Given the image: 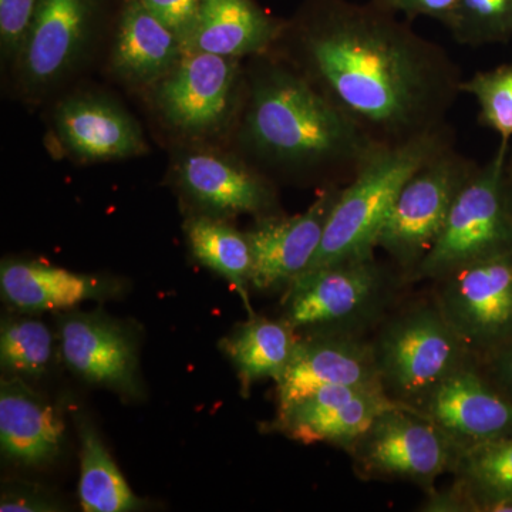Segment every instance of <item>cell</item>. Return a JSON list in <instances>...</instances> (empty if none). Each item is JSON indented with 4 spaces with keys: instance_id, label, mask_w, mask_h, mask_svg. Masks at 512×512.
Listing matches in <instances>:
<instances>
[{
    "instance_id": "cell-1",
    "label": "cell",
    "mask_w": 512,
    "mask_h": 512,
    "mask_svg": "<svg viewBox=\"0 0 512 512\" xmlns=\"http://www.w3.org/2000/svg\"><path fill=\"white\" fill-rule=\"evenodd\" d=\"M299 72L377 146L446 126L460 69L375 0H313L295 32Z\"/></svg>"
},
{
    "instance_id": "cell-2",
    "label": "cell",
    "mask_w": 512,
    "mask_h": 512,
    "mask_svg": "<svg viewBox=\"0 0 512 512\" xmlns=\"http://www.w3.org/2000/svg\"><path fill=\"white\" fill-rule=\"evenodd\" d=\"M242 137L266 164L348 184L377 144L298 69L268 64L255 73Z\"/></svg>"
},
{
    "instance_id": "cell-3",
    "label": "cell",
    "mask_w": 512,
    "mask_h": 512,
    "mask_svg": "<svg viewBox=\"0 0 512 512\" xmlns=\"http://www.w3.org/2000/svg\"><path fill=\"white\" fill-rule=\"evenodd\" d=\"M453 143L446 124L403 143L376 147L340 190L322 244L305 272L375 254L377 235L404 184Z\"/></svg>"
},
{
    "instance_id": "cell-4",
    "label": "cell",
    "mask_w": 512,
    "mask_h": 512,
    "mask_svg": "<svg viewBox=\"0 0 512 512\" xmlns=\"http://www.w3.org/2000/svg\"><path fill=\"white\" fill-rule=\"evenodd\" d=\"M403 285V275L380 264L375 254L346 259L305 272L286 286L281 319L299 336H369L393 311Z\"/></svg>"
},
{
    "instance_id": "cell-5",
    "label": "cell",
    "mask_w": 512,
    "mask_h": 512,
    "mask_svg": "<svg viewBox=\"0 0 512 512\" xmlns=\"http://www.w3.org/2000/svg\"><path fill=\"white\" fill-rule=\"evenodd\" d=\"M384 392L419 410L431 393L474 362L433 296L393 309L372 336Z\"/></svg>"
},
{
    "instance_id": "cell-6",
    "label": "cell",
    "mask_w": 512,
    "mask_h": 512,
    "mask_svg": "<svg viewBox=\"0 0 512 512\" xmlns=\"http://www.w3.org/2000/svg\"><path fill=\"white\" fill-rule=\"evenodd\" d=\"M508 147L476 168L458 192L436 244L410 275L409 284L440 276L512 252V190L507 178Z\"/></svg>"
},
{
    "instance_id": "cell-7",
    "label": "cell",
    "mask_w": 512,
    "mask_h": 512,
    "mask_svg": "<svg viewBox=\"0 0 512 512\" xmlns=\"http://www.w3.org/2000/svg\"><path fill=\"white\" fill-rule=\"evenodd\" d=\"M346 453L363 481H403L429 493L456 467L461 450L429 417L410 407L387 410Z\"/></svg>"
},
{
    "instance_id": "cell-8",
    "label": "cell",
    "mask_w": 512,
    "mask_h": 512,
    "mask_svg": "<svg viewBox=\"0 0 512 512\" xmlns=\"http://www.w3.org/2000/svg\"><path fill=\"white\" fill-rule=\"evenodd\" d=\"M476 168L451 147L404 184L376 241V249L389 255L404 281L436 244L458 192Z\"/></svg>"
},
{
    "instance_id": "cell-9",
    "label": "cell",
    "mask_w": 512,
    "mask_h": 512,
    "mask_svg": "<svg viewBox=\"0 0 512 512\" xmlns=\"http://www.w3.org/2000/svg\"><path fill=\"white\" fill-rule=\"evenodd\" d=\"M431 296L477 362L512 342V252L440 276Z\"/></svg>"
},
{
    "instance_id": "cell-10",
    "label": "cell",
    "mask_w": 512,
    "mask_h": 512,
    "mask_svg": "<svg viewBox=\"0 0 512 512\" xmlns=\"http://www.w3.org/2000/svg\"><path fill=\"white\" fill-rule=\"evenodd\" d=\"M238 59L184 50L158 82L156 101L168 123L188 134L210 133L227 120L234 101Z\"/></svg>"
},
{
    "instance_id": "cell-11",
    "label": "cell",
    "mask_w": 512,
    "mask_h": 512,
    "mask_svg": "<svg viewBox=\"0 0 512 512\" xmlns=\"http://www.w3.org/2000/svg\"><path fill=\"white\" fill-rule=\"evenodd\" d=\"M343 185H326L305 212L262 217L247 232L252 266L249 282L259 291L285 288L308 269L322 244L326 224Z\"/></svg>"
},
{
    "instance_id": "cell-12",
    "label": "cell",
    "mask_w": 512,
    "mask_h": 512,
    "mask_svg": "<svg viewBox=\"0 0 512 512\" xmlns=\"http://www.w3.org/2000/svg\"><path fill=\"white\" fill-rule=\"evenodd\" d=\"M402 406L382 384L325 387L278 410L269 430L302 444L328 443L346 451L376 417Z\"/></svg>"
},
{
    "instance_id": "cell-13",
    "label": "cell",
    "mask_w": 512,
    "mask_h": 512,
    "mask_svg": "<svg viewBox=\"0 0 512 512\" xmlns=\"http://www.w3.org/2000/svg\"><path fill=\"white\" fill-rule=\"evenodd\" d=\"M417 412L434 421L461 453L512 437V399L481 372L477 360L444 380Z\"/></svg>"
},
{
    "instance_id": "cell-14",
    "label": "cell",
    "mask_w": 512,
    "mask_h": 512,
    "mask_svg": "<svg viewBox=\"0 0 512 512\" xmlns=\"http://www.w3.org/2000/svg\"><path fill=\"white\" fill-rule=\"evenodd\" d=\"M367 384H382L372 338L348 333L302 335L276 382L279 410L325 387Z\"/></svg>"
},
{
    "instance_id": "cell-15",
    "label": "cell",
    "mask_w": 512,
    "mask_h": 512,
    "mask_svg": "<svg viewBox=\"0 0 512 512\" xmlns=\"http://www.w3.org/2000/svg\"><path fill=\"white\" fill-rule=\"evenodd\" d=\"M64 363L86 382L134 394L138 390L134 340L101 313H73L59 320Z\"/></svg>"
},
{
    "instance_id": "cell-16",
    "label": "cell",
    "mask_w": 512,
    "mask_h": 512,
    "mask_svg": "<svg viewBox=\"0 0 512 512\" xmlns=\"http://www.w3.org/2000/svg\"><path fill=\"white\" fill-rule=\"evenodd\" d=\"M94 0H39L25 45L23 74L32 86L59 80L82 53L92 26Z\"/></svg>"
},
{
    "instance_id": "cell-17",
    "label": "cell",
    "mask_w": 512,
    "mask_h": 512,
    "mask_svg": "<svg viewBox=\"0 0 512 512\" xmlns=\"http://www.w3.org/2000/svg\"><path fill=\"white\" fill-rule=\"evenodd\" d=\"M66 426L52 404L20 376L0 384V446L3 456L19 466L39 467L62 454Z\"/></svg>"
},
{
    "instance_id": "cell-18",
    "label": "cell",
    "mask_w": 512,
    "mask_h": 512,
    "mask_svg": "<svg viewBox=\"0 0 512 512\" xmlns=\"http://www.w3.org/2000/svg\"><path fill=\"white\" fill-rule=\"evenodd\" d=\"M178 180L192 200L218 214L268 217L275 208L274 190L264 177L220 154H187L178 165Z\"/></svg>"
},
{
    "instance_id": "cell-19",
    "label": "cell",
    "mask_w": 512,
    "mask_h": 512,
    "mask_svg": "<svg viewBox=\"0 0 512 512\" xmlns=\"http://www.w3.org/2000/svg\"><path fill=\"white\" fill-rule=\"evenodd\" d=\"M56 128L64 147L82 160H121L147 150L133 117L100 97L64 101L57 109Z\"/></svg>"
},
{
    "instance_id": "cell-20",
    "label": "cell",
    "mask_w": 512,
    "mask_h": 512,
    "mask_svg": "<svg viewBox=\"0 0 512 512\" xmlns=\"http://www.w3.org/2000/svg\"><path fill=\"white\" fill-rule=\"evenodd\" d=\"M284 30L254 0H202L197 25L184 50L232 59L261 55L281 39Z\"/></svg>"
},
{
    "instance_id": "cell-21",
    "label": "cell",
    "mask_w": 512,
    "mask_h": 512,
    "mask_svg": "<svg viewBox=\"0 0 512 512\" xmlns=\"http://www.w3.org/2000/svg\"><path fill=\"white\" fill-rule=\"evenodd\" d=\"M183 53L178 37L143 0H128L113 49V67L119 76L136 84L158 83L177 66Z\"/></svg>"
},
{
    "instance_id": "cell-22",
    "label": "cell",
    "mask_w": 512,
    "mask_h": 512,
    "mask_svg": "<svg viewBox=\"0 0 512 512\" xmlns=\"http://www.w3.org/2000/svg\"><path fill=\"white\" fill-rule=\"evenodd\" d=\"M0 288L10 305L26 312L73 308L101 292L96 278L32 261L3 262Z\"/></svg>"
},
{
    "instance_id": "cell-23",
    "label": "cell",
    "mask_w": 512,
    "mask_h": 512,
    "mask_svg": "<svg viewBox=\"0 0 512 512\" xmlns=\"http://www.w3.org/2000/svg\"><path fill=\"white\" fill-rule=\"evenodd\" d=\"M298 339V333L285 320L254 315L222 340L221 349L237 369L244 396L259 380L276 383L281 379Z\"/></svg>"
},
{
    "instance_id": "cell-24",
    "label": "cell",
    "mask_w": 512,
    "mask_h": 512,
    "mask_svg": "<svg viewBox=\"0 0 512 512\" xmlns=\"http://www.w3.org/2000/svg\"><path fill=\"white\" fill-rule=\"evenodd\" d=\"M451 476L468 512H512V437L463 451Z\"/></svg>"
},
{
    "instance_id": "cell-25",
    "label": "cell",
    "mask_w": 512,
    "mask_h": 512,
    "mask_svg": "<svg viewBox=\"0 0 512 512\" xmlns=\"http://www.w3.org/2000/svg\"><path fill=\"white\" fill-rule=\"evenodd\" d=\"M80 437L79 497L87 512H126L141 507L89 419L77 420Z\"/></svg>"
},
{
    "instance_id": "cell-26",
    "label": "cell",
    "mask_w": 512,
    "mask_h": 512,
    "mask_svg": "<svg viewBox=\"0 0 512 512\" xmlns=\"http://www.w3.org/2000/svg\"><path fill=\"white\" fill-rule=\"evenodd\" d=\"M185 232L195 259L224 276L241 296L249 316H254L248 293L252 255L247 234L211 217L190 218Z\"/></svg>"
},
{
    "instance_id": "cell-27",
    "label": "cell",
    "mask_w": 512,
    "mask_h": 512,
    "mask_svg": "<svg viewBox=\"0 0 512 512\" xmlns=\"http://www.w3.org/2000/svg\"><path fill=\"white\" fill-rule=\"evenodd\" d=\"M53 335L45 323L30 318H9L0 332V363L9 375L40 377L52 365Z\"/></svg>"
},
{
    "instance_id": "cell-28",
    "label": "cell",
    "mask_w": 512,
    "mask_h": 512,
    "mask_svg": "<svg viewBox=\"0 0 512 512\" xmlns=\"http://www.w3.org/2000/svg\"><path fill=\"white\" fill-rule=\"evenodd\" d=\"M444 26L460 45L505 42L512 36V0H456Z\"/></svg>"
},
{
    "instance_id": "cell-29",
    "label": "cell",
    "mask_w": 512,
    "mask_h": 512,
    "mask_svg": "<svg viewBox=\"0 0 512 512\" xmlns=\"http://www.w3.org/2000/svg\"><path fill=\"white\" fill-rule=\"evenodd\" d=\"M460 92L477 101L484 126L501 137V146L508 147L512 137V64L474 74L461 82Z\"/></svg>"
},
{
    "instance_id": "cell-30",
    "label": "cell",
    "mask_w": 512,
    "mask_h": 512,
    "mask_svg": "<svg viewBox=\"0 0 512 512\" xmlns=\"http://www.w3.org/2000/svg\"><path fill=\"white\" fill-rule=\"evenodd\" d=\"M147 9L187 45L200 16L202 0H143Z\"/></svg>"
},
{
    "instance_id": "cell-31",
    "label": "cell",
    "mask_w": 512,
    "mask_h": 512,
    "mask_svg": "<svg viewBox=\"0 0 512 512\" xmlns=\"http://www.w3.org/2000/svg\"><path fill=\"white\" fill-rule=\"evenodd\" d=\"M39 0H0V37L3 49L22 52Z\"/></svg>"
},
{
    "instance_id": "cell-32",
    "label": "cell",
    "mask_w": 512,
    "mask_h": 512,
    "mask_svg": "<svg viewBox=\"0 0 512 512\" xmlns=\"http://www.w3.org/2000/svg\"><path fill=\"white\" fill-rule=\"evenodd\" d=\"M384 9L406 18H430L446 25L456 0H375Z\"/></svg>"
},
{
    "instance_id": "cell-33",
    "label": "cell",
    "mask_w": 512,
    "mask_h": 512,
    "mask_svg": "<svg viewBox=\"0 0 512 512\" xmlns=\"http://www.w3.org/2000/svg\"><path fill=\"white\" fill-rule=\"evenodd\" d=\"M59 504L43 493L40 488L33 487H12L3 491L2 501H0V511L2 512H23V511H59Z\"/></svg>"
},
{
    "instance_id": "cell-34",
    "label": "cell",
    "mask_w": 512,
    "mask_h": 512,
    "mask_svg": "<svg viewBox=\"0 0 512 512\" xmlns=\"http://www.w3.org/2000/svg\"><path fill=\"white\" fill-rule=\"evenodd\" d=\"M477 363L481 372L512 399V342Z\"/></svg>"
},
{
    "instance_id": "cell-35",
    "label": "cell",
    "mask_w": 512,
    "mask_h": 512,
    "mask_svg": "<svg viewBox=\"0 0 512 512\" xmlns=\"http://www.w3.org/2000/svg\"><path fill=\"white\" fill-rule=\"evenodd\" d=\"M512 185V184H511Z\"/></svg>"
}]
</instances>
